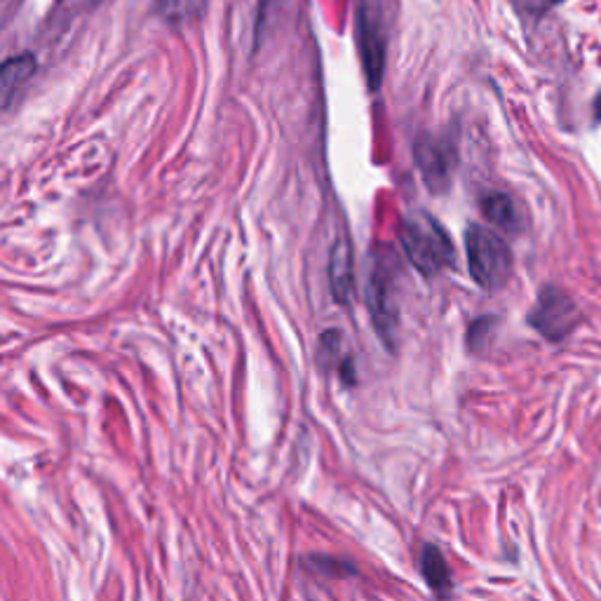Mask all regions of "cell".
<instances>
[{
    "instance_id": "cell-6",
    "label": "cell",
    "mask_w": 601,
    "mask_h": 601,
    "mask_svg": "<svg viewBox=\"0 0 601 601\" xmlns=\"http://www.w3.org/2000/svg\"><path fill=\"white\" fill-rule=\"evenodd\" d=\"M416 158H418V165H421L423 177L428 181L432 191H442V188H447L451 172H454V165H456L454 148L444 144V141H435V139L421 141V144L416 146Z\"/></svg>"
},
{
    "instance_id": "cell-10",
    "label": "cell",
    "mask_w": 601,
    "mask_h": 601,
    "mask_svg": "<svg viewBox=\"0 0 601 601\" xmlns=\"http://www.w3.org/2000/svg\"><path fill=\"white\" fill-rule=\"evenodd\" d=\"M343 341H341V334L336 332H327L322 334L320 339V353H317V360L322 362L324 369L329 367H336L341 371L343 381L348 383H355V371H353V364H350V360H343L341 353H343Z\"/></svg>"
},
{
    "instance_id": "cell-15",
    "label": "cell",
    "mask_w": 601,
    "mask_h": 601,
    "mask_svg": "<svg viewBox=\"0 0 601 601\" xmlns=\"http://www.w3.org/2000/svg\"><path fill=\"white\" fill-rule=\"evenodd\" d=\"M494 324V317H484V320H479L472 324L470 334H468V346L472 350H479L486 343V334H489V327Z\"/></svg>"
},
{
    "instance_id": "cell-3",
    "label": "cell",
    "mask_w": 601,
    "mask_h": 601,
    "mask_svg": "<svg viewBox=\"0 0 601 601\" xmlns=\"http://www.w3.org/2000/svg\"><path fill=\"white\" fill-rule=\"evenodd\" d=\"M355 26L364 78L371 90H378L386 71V31H383L381 0H357Z\"/></svg>"
},
{
    "instance_id": "cell-16",
    "label": "cell",
    "mask_w": 601,
    "mask_h": 601,
    "mask_svg": "<svg viewBox=\"0 0 601 601\" xmlns=\"http://www.w3.org/2000/svg\"><path fill=\"white\" fill-rule=\"evenodd\" d=\"M594 118L601 120V94L597 99H594Z\"/></svg>"
},
{
    "instance_id": "cell-4",
    "label": "cell",
    "mask_w": 601,
    "mask_h": 601,
    "mask_svg": "<svg viewBox=\"0 0 601 601\" xmlns=\"http://www.w3.org/2000/svg\"><path fill=\"white\" fill-rule=\"evenodd\" d=\"M529 324L543 339L559 343L576 332L580 324V310L564 289L545 285L540 289L536 306L529 313Z\"/></svg>"
},
{
    "instance_id": "cell-11",
    "label": "cell",
    "mask_w": 601,
    "mask_h": 601,
    "mask_svg": "<svg viewBox=\"0 0 601 601\" xmlns=\"http://www.w3.org/2000/svg\"><path fill=\"white\" fill-rule=\"evenodd\" d=\"M332 287H334V296L339 301H348L350 292H353V275H350V252L346 242H339L332 254Z\"/></svg>"
},
{
    "instance_id": "cell-7",
    "label": "cell",
    "mask_w": 601,
    "mask_h": 601,
    "mask_svg": "<svg viewBox=\"0 0 601 601\" xmlns=\"http://www.w3.org/2000/svg\"><path fill=\"white\" fill-rule=\"evenodd\" d=\"M421 573L430 587V592L440 601H447L451 594H454V578H451L447 559H444L437 545H423Z\"/></svg>"
},
{
    "instance_id": "cell-9",
    "label": "cell",
    "mask_w": 601,
    "mask_h": 601,
    "mask_svg": "<svg viewBox=\"0 0 601 601\" xmlns=\"http://www.w3.org/2000/svg\"><path fill=\"white\" fill-rule=\"evenodd\" d=\"M33 71H36V62H33V57H29V54L5 62L3 76H0V97H3L5 108H10L12 99H15V94L19 92V87L33 76Z\"/></svg>"
},
{
    "instance_id": "cell-13",
    "label": "cell",
    "mask_w": 601,
    "mask_h": 601,
    "mask_svg": "<svg viewBox=\"0 0 601 601\" xmlns=\"http://www.w3.org/2000/svg\"><path fill=\"white\" fill-rule=\"evenodd\" d=\"M308 569H313L317 573H329L332 578H346V576H355V566H350L348 562H341V559L334 557H310Z\"/></svg>"
},
{
    "instance_id": "cell-5",
    "label": "cell",
    "mask_w": 601,
    "mask_h": 601,
    "mask_svg": "<svg viewBox=\"0 0 601 601\" xmlns=\"http://www.w3.org/2000/svg\"><path fill=\"white\" fill-rule=\"evenodd\" d=\"M395 268L393 259H378L369 280V308L381 339L393 348V336L397 329V303H395Z\"/></svg>"
},
{
    "instance_id": "cell-1",
    "label": "cell",
    "mask_w": 601,
    "mask_h": 601,
    "mask_svg": "<svg viewBox=\"0 0 601 601\" xmlns=\"http://www.w3.org/2000/svg\"><path fill=\"white\" fill-rule=\"evenodd\" d=\"M404 254L423 275H437L454 263V245L444 228L428 212H414L402 221Z\"/></svg>"
},
{
    "instance_id": "cell-12",
    "label": "cell",
    "mask_w": 601,
    "mask_h": 601,
    "mask_svg": "<svg viewBox=\"0 0 601 601\" xmlns=\"http://www.w3.org/2000/svg\"><path fill=\"white\" fill-rule=\"evenodd\" d=\"M158 15L170 24H186L200 17L205 10V0H155Z\"/></svg>"
},
{
    "instance_id": "cell-14",
    "label": "cell",
    "mask_w": 601,
    "mask_h": 601,
    "mask_svg": "<svg viewBox=\"0 0 601 601\" xmlns=\"http://www.w3.org/2000/svg\"><path fill=\"white\" fill-rule=\"evenodd\" d=\"M517 3H519V10H522L524 15L540 19L543 15H548L555 5L562 3V0H517Z\"/></svg>"
},
{
    "instance_id": "cell-2",
    "label": "cell",
    "mask_w": 601,
    "mask_h": 601,
    "mask_svg": "<svg viewBox=\"0 0 601 601\" xmlns=\"http://www.w3.org/2000/svg\"><path fill=\"white\" fill-rule=\"evenodd\" d=\"M465 249L472 280L482 289L496 292L512 278V254L501 235L484 226H470L465 231Z\"/></svg>"
},
{
    "instance_id": "cell-8",
    "label": "cell",
    "mask_w": 601,
    "mask_h": 601,
    "mask_svg": "<svg viewBox=\"0 0 601 601\" xmlns=\"http://www.w3.org/2000/svg\"><path fill=\"white\" fill-rule=\"evenodd\" d=\"M482 212L486 219L503 233L517 235L524 231V214L517 207V202L508 193H489L482 200Z\"/></svg>"
}]
</instances>
